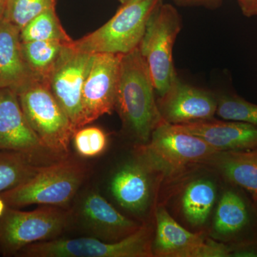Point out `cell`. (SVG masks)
Segmentation results:
<instances>
[{"instance_id":"ac0fdd59","label":"cell","mask_w":257,"mask_h":257,"mask_svg":"<svg viewBox=\"0 0 257 257\" xmlns=\"http://www.w3.org/2000/svg\"><path fill=\"white\" fill-rule=\"evenodd\" d=\"M207 162L231 184L249 193L257 202V149L218 152Z\"/></svg>"},{"instance_id":"5b68a950","label":"cell","mask_w":257,"mask_h":257,"mask_svg":"<svg viewBox=\"0 0 257 257\" xmlns=\"http://www.w3.org/2000/svg\"><path fill=\"white\" fill-rule=\"evenodd\" d=\"M72 218V212L62 207L42 205L25 211L8 206L0 217V254L15 256L32 243L57 239Z\"/></svg>"},{"instance_id":"2e32d148","label":"cell","mask_w":257,"mask_h":257,"mask_svg":"<svg viewBox=\"0 0 257 257\" xmlns=\"http://www.w3.org/2000/svg\"><path fill=\"white\" fill-rule=\"evenodd\" d=\"M157 232L154 251L160 256L199 257L205 241L202 234L182 227L163 208L157 211Z\"/></svg>"},{"instance_id":"ffe728a7","label":"cell","mask_w":257,"mask_h":257,"mask_svg":"<svg viewBox=\"0 0 257 257\" xmlns=\"http://www.w3.org/2000/svg\"><path fill=\"white\" fill-rule=\"evenodd\" d=\"M37 156L0 150V194L21 185L36 175L42 166Z\"/></svg>"},{"instance_id":"7a4b0ae2","label":"cell","mask_w":257,"mask_h":257,"mask_svg":"<svg viewBox=\"0 0 257 257\" xmlns=\"http://www.w3.org/2000/svg\"><path fill=\"white\" fill-rule=\"evenodd\" d=\"M86 172L85 166L66 156L55 163L42 166L28 182L0 195L10 207L32 204L67 207L84 182Z\"/></svg>"},{"instance_id":"cb8c5ba5","label":"cell","mask_w":257,"mask_h":257,"mask_svg":"<svg viewBox=\"0 0 257 257\" xmlns=\"http://www.w3.org/2000/svg\"><path fill=\"white\" fill-rule=\"evenodd\" d=\"M216 114L221 119L257 126V104L235 94H221L216 96Z\"/></svg>"},{"instance_id":"d4e9b609","label":"cell","mask_w":257,"mask_h":257,"mask_svg":"<svg viewBox=\"0 0 257 257\" xmlns=\"http://www.w3.org/2000/svg\"><path fill=\"white\" fill-rule=\"evenodd\" d=\"M55 7V0H10L8 15L5 20L20 31L34 18Z\"/></svg>"},{"instance_id":"8fae6325","label":"cell","mask_w":257,"mask_h":257,"mask_svg":"<svg viewBox=\"0 0 257 257\" xmlns=\"http://www.w3.org/2000/svg\"><path fill=\"white\" fill-rule=\"evenodd\" d=\"M165 122L182 124L214 118L217 108L216 96L204 89L185 84L177 77L157 101Z\"/></svg>"},{"instance_id":"52a82bcc","label":"cell","mask_w":257,"mask_h":257,"mask_svg":"<svg viewBox=\"0 0 257 257\" xmlns=\"http://www.w3.org/2000/svg\"><path fill=\"white\" fill-rule=\"evenodd\" d=\"M152 254L150 232L141 227L124 239L107 242L97 238L55 239L28 245L20 257H147Z\"/></svg>"},{"instance_id":"603a6c76","label":"cell","mask_w":257,"mask_h":257,"mask_svg":"<svg viewBox=\"0 0 257 257\" xmlns=\"http://www.w3.org/2000/svg\"><path fill=\"white\" fill-rule=\"evenodd\" d=\"M20 35L22 42L72 41L62 28L56 15L55 8L47 10L34 18L20 30Z\"/></svg>"},{"instance_id":"4316f807","label":"cell","mask_w":257,"mask_h":257,"mask_svg":"<svg viewBox=\"0 0 257 257\" xmlns=\"http://www.w3.org/2000/svg\"><path fill=\"white\" fill-rule=\"evenodd\" d=\"M243 15L248 18L256 16L257 0H237Z\"/></svg>"},{"instance_id":"9c48e42d","label":"cell","mask_w":257,"mask_h":257,"mask_svg":"<svg viewBox=\"0 0 257 257\" xmlns=\"http://www.w3.org/2000/svg\"><path fill=\"white\" fill-rule=\"evenodd\" d=\"M73 42L66 47L45 83L76 131L83 127L82 88L93 55L76 48Z\"/></svg>"},{"instance_id":"277c9868","label":"cell","mask_w":257,"mask_h":257,"mask_svg":"<svg viewBox=\"0 0 257 257\" xmlns=\"http://www.w3.org/2000/svg\"><path fill=\"white\" fill-rule=\"evenodd\" d=\"M162 3V0H135L121 5L107 23L74 41V46L92 55L130 53L140 45L149 19Z\"/></svg>"},{"instance_id":"9a60e30c","label":"cell","mask_w":257,"mask_h":257,"mask_svg":"<svg viewBox=\"0 0 257 257\" xmlns=\"http://www.w3.org/2000/svg\"><path fill=\"white\" fill-rule=\"evenodd\" d=\"M20 31L8 20L0 23V87L18 92L35 78L24 57Z\"/></svg>"},{"instance_id":"f546056e","label":"cell","mask_w":257,"mask_h":257,"mask_svg":"<svg viewBox=\"0 0 257 257\" xmlns=\"http://www.w3.org/2000/svg\"><path fill=\"white\" fill-rule=\"evenodd\" d=\"M5 0H0V18H2V15H3V10H4V4ZM3 20H0V23H2Z\"/></svg>"},{"instance_id":"7c38bea8","label":"cell","mask_w":257,"mask_h":257,"mask_svg":"<svg viewBox=\"0 0 257 257\" xmlns=\"http://www.w3.org/2000/svg\"><path fill=\"white\" fill-rule=\"evenodd\" d=\"M0 150L37 157L47 151L29 124L18 94L7 87H0Z\"/></svg>"},{"instance_id":"7402d4cb","label":"cell","mask_w":257,"mask_h":257,"mask_svg":"<svg viewBox=\"0 0 257 257\" xmlns=\"http://www.w3.org/2000/svg\"><path fill=\"white\" fill-rule=\"evenodd\" d=\"M216 199L214 184L207 179H198L189 184L182 196V211L194 226L207 221Z\"/></svg>"},{"instance_id":"ba28073f","label":"cell","mask_w":257,"mask_h":257,"mask_svg":"<svg viewBox=\"0 0 257 257\" xmlns=\"http://www.w3.org/2000/svg\"><path fill=\"white\" fill-rule=\"evenodd\" d=\"M140 152L148 163L173 171L191 163L206 162L219 151L202 138L164 121L154 130L149 143Z\"/></svg>"},{"instance_id":"3957f363","label":"cell","mask_w":257,"mask_h":257,"mask_svg":"<svg viewBox=\"0 0 257 257\" xmlns=\"http://www.w3.org/2000/svg\"><path fill=\"white\" fill-rule=\"evenodd\" d=\"M16 93L29 124L47 151L67 156L75 130L46 83L35 79Z\"/></svg>"},{"instance_id":"e0dca14e","label":"cell","mask_w":257,"mask_h":257,"mask_svg":"<svg viewBox=\"0 0 257 257\" xmlns=\"http://www.w3.org/2000/svg\"><path fill=\"white\" fill-rule=\"evenodd\" d=\"M111 191L121 207L135 213L146 210L151 184L147 166L131 162L123 166L111 179Z\"/></svg>"},{"instance_id":"d6986e66","label":"cell","mask_w":257,"mask_h":257,"mask_svg":"<svg viewBox=\"0 0 257 257\" xmlns=\"http://www.w3.org/2000/svg\"><path fill=\"white\" fill-rule=\"evenodd\" d=\"M250 214L247 204L237 192L226 191L221 196L215 217L214 229L223 236H234L247 228Z\"/></svg>"},{"instance_id":"44dd1931","label":"cell","mask_w":257,"mask_h":257,"mask_svg":"<svg viewBox=\"0 0 257 257\" xmlns=\"http://www.w3.org/2000/svg\"><path fill=\"white\" fill-rule=\"evenodd\" d=\"M72 42H22L24 57L35 78L46 82L64 50Z\"/></svg>"},{"instance_id":"30bf717a","label":"cell","mask_w":257,"mask_h":257,"mask_svg":"<svg viewBox=\"0 0 257 257\" xmlns=\"http://www.w3.org/2000/svg\"><path fill=\"white\" fill-rule=\"evenodd\" d=\"M121 56L93 54L82 88L83 126L115 109Z\"/></svg>"},{"instance_id":"f1b7e54d","label":"cell","mask_w":257,"mask_h":257,"mask_svg":"<svg viewBox=\"0 0 257 257\" xmlns=\"http://www.w3.org/2000/svg\"><path fill=\"white\" fill-rule=\"evenodd\" d=\"M7 208H8V205H7L6 202H5L3 198L0 195V217H2L4 214Z\"/></svg>"},{"instance_id":"4fadbf2b","label":"cell","mask_w":257,"mask_h":257,"mask_svg":"<svg viewBox=\"0 0 257 257\" xmlns=\"http://www.w3.org/2000/svg\"><path fill=\"white\" fill-rule=\"evenodd\" d=\"M80 216L84 226L96 238L116 242L138 231L141 226L116 210L97 192H90L83 199Z\"/></svg>"},{"instance_id":"6da1fadb","label":"cell","mask_w":257,"mask_h":257,"mask_svg":"<svg viewBox=\"0 0 257 257\" xmlns=\"http://www.w3.org/2000/svg\"><path fill=\"white\" fill-rule=\"evenodd\" d=\"M150 71L139 47L121 56L115 109L135 140L146 144L164 120Z\"/></svg>"},{"instance_id":"484cf974","label":"cell","mask_w":257,"mask_h":257,"mask_svg":"<svg viewBox=\"0 0 257 257\" xmlns=\"http://www.w3.org/2000/svg\"><path fill=\"white\" fill-rule=\"evenodd\" d=\"M72 139L76 152L84 158L101 155L107 147V135L97 126H83L74 132Z\"/></svg>"},{"instance_id":"83f0119b","label":"cell","mask_w":257,"mask_h":257,"mask_svg":"<svg viewBox=\"0 0 257 257\" xmlns=\"http://www.w3.org/2000/svg\"><path fill=\"white\" fill-rule=\"evenodd\" d=\"M218 0H173L175 5L180 7L199 6V5H210Z\"/></svg>"},{"instance_id":"5bb4252c","label":"cell","mask_w":257,"mask_h":257,"mask_svg":"<svg viewBox=\"0 0 257 257\" xmlns=\"http://www.w3.org/2000/svg\"><path fill=\"white\" fill-rule=\"evenodd\" d=\"M176 126L202 138L217 151L257 149L256 125L211 119L176 124Z\"/></svg>"},{"instance_id":"4dcf8cb0","label":"cell","mask_w":257,"mask_h":257,"mask_svg":"<svg viewBox=\"0 0 257 257\" xmlns=\"http://www.w3.org/2000/svg\"><path fill=\"white\" fill-rule=\"evenodd\" d=\"M121 5L126 4V3H130V2L135 1V0H119Z\"/></svg>"},{"instance_id":"8992f818","label":"cell","mask_w":257,"mask_h":257,"mask_svg":"<svg viewBox=\"0 0 257 257\" xmlns=\"http://www.w3.org/2000/svg\"><path fill=\"white\" fill-rule=\"evenodd\" d=\"M182 29V18L175 7L161 3L149 19L139 45L150 71L155 91L163 95L177 78L174 45Z\"/></svg>"}]
</instances>
